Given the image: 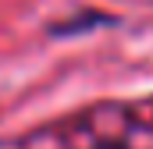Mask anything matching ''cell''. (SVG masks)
I'll list each match as a JSON object with an SVG mask.
<instances>
[{
	"label": "cell",
	"mask_w": 153,
	"mask_h": 149,
	"mask_svg": "<svg viewBox=\"0 0 153 149\" xmlns=\"http://www.w3.org/2000/svg\"><path fill=\"white\" fill-rule=\"evenodd\" d=\"M100 149H121V146H100Z\"/></svg>",
	"instance_id": "cell-1"
}]
</instances>
